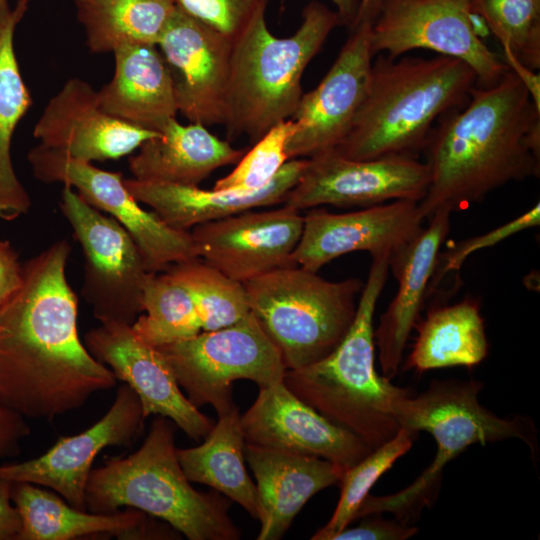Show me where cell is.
<instances>
[{
	"instance_id": "obj_41",
	"label": "cell",
	"mask_w": 540,
	"mask_h": 540,
	"mask_svg": "<svg viewBox=\"0 0 540 540\" xmlns=\"http://www.w3.org/2000/svg\"><path fill=\"white\" fill-rule=\"evenodd\" d=\"M23 264L9 241L0 240V308L22 282Z\"/></svg>"
},
{
	"instance_id": "obj_33",
	"label": "cell",
	"mask_w": 540,
	"mask_h": 540,
	"mask_svg": "<svg viewBox=\"0 0 540 540\" xmlns=\"http://www.w3.org/2000/svg\"><path fill=\"white\" fill-rule=\"evenodd\" d=\"M191 293L202 331L233 325L250 314L244 285L199 257L171 264L166 270Z\"/></svg>"
},
{
	"instance_id": "obj_15",
	"label": "cell",
	"mask_w": 540,
	"mask_h": 540,
	"mask_svg": "<svg viewBox=\"0 0 540 540\" xmlns=\"http://www.w3.org/2000/svg\"><path fill=\"white\" fill-rule=\"evenodd\" d=\"M145 420L137 394L124 383L109 410L90 428L60 438L34 459L0 465V478L52 489L70 505L87 510L86 488L94 459L106 447L132 445Z\"/></svg>"
},
{
	"instance_id": "obj_30",
	"label": "cell",
	"mask_w": 540,
	"mask_h": 540,
	"mask_svg": "<svg viewBox=\"0 0 540 540\" xmlns=\"http://www.w3.org/2000/svg\"><path fill=\"white\" fill-rule=\"evenodd\" d=\"M30 0H18L0 21V219L11 221L26 214L29 194L17 178L12 160L14 131L32 104L14 50V33Z\"/></svg>"
},
{
	"instance_id": "obj_26",
	"label": "cell",
	"mask_w": 540,
	"mask_h": 540,
	"mask_svg": "<svg viewBox=\"0 0 540 540\" xmlns=\"http://www.w3.org/2000/svg\"><path fill=\"white\" fill-rule=\"evenodd\" d=\"M112 79L98 93L110 116L159 132L178 113L172 78L156 45L133 44L113 51Z\"/></svg>"
},
{
	"instance_id": "obj_36",
	"label": "cell",
	"mask_w": 540,
	"mask_h": 540,
	"mask_svg": "<svg viewBox=\"0 0 540 540\" xmlns=\"http://www.w3.org/2000/svg\"><path fill=\"white\" fill-rule=\"evenodd\" d=\"M293 132L292 119L272 127L242 156L229 174L216 181L212 189L249 192L268 184L289 161L286 146Z\"/></svg>"
},
{
	"instance_id": "obj_35",
	"label": "cell",
	"mask_w": 540,
	"mask_h": 540,
	"mask_svg": "<svg viewBox=\"0 0 540 540\" xmlns=\"http://www.w3.org/2000/svg\"><path fill=\"white\" fill-rule=\"evenodd\" d=\"M415 436V433L401 428L392 439L346 470L339 481L340 498L331 518L311 539L333 540L347 528L355 520L356 513L372 486L397 459L411 449Z\"/></svg>"
},
{
	"instance_id": "obj_9",
	"label": "cell",
	"mask_w": 540,
	"mask_h": 540,
	"mask_svg": "<svg viewBox=\"0 0 540 540\" xmlns=\"http://www.w3.org/2000/svg\"><path fill=\"white\" fill-rule=\"evenodd\" d=\"M157 348L188 400L198 409L210 404L218 415L235 406L234 381L250 380L263 388L283 380L287 370L280 351L251 312L233 325Z\"/></svg>"
},
{
	"instance_id": "obj_14",
	"label": "cell",
	"mask_w": 540,
	"mask_h": 540,
	"mask_svg": "<svg viewBox=\"0 0 540 540\" xmlns=\"http://www.w3.org/2000/svg\"><path fill=\"white\" fill-rule=\"evenodd\" d=\"M304 216L294 263L318 272L335 258L354 251L387 256L389 268L403 257L423 229L419 202L395 200L347 213L314 209Z\"/></svg>"
},
{
	"instance_id": "obj_31",
	"label": "cell",
	"mask_w": 540,
	"mask_h": 540,
	"mask_svg": "<svg viewBox=\"0 0 540 540\" xmlns=\"http://www.w3.org/2000/svg\"><path fill=\"white\" fill-rule=\"evenodd\" d=\"M92 53L133 44H158L176 5L173 0H74Z\"/></svg>"
},
{
	"instance_id": "obj_18",
	"label": "cell",
	"mask_w": 540,
	"mask_h": 540,
	"mask_svg": "<svg viewBox=\"0 0 540 540\" xmlns=\"http://www.w3.org/2000/svg\"><path fill=\"white\" fill-rule=\"evenodd\" d=\"M157 46L178 112L191 123L224 125L232 40L176 7Z\"/></svg>"
},
{
	"instance_id": "obj_12",
	"label": "cell",
	"mask_w": 540,
	"mask_h": 540,
	"mask_svg": "<svg viewBox=\"0 0 540 540\" xmlns=\"http://www.w3.org/2000/svg\"><path fill=\"white\" fill-rule=\"evenodd\" d=\"M27 158L38 180L76 188L85 202L119 222L138 245L151 273L198 257L190 231L175 229L155 212L144 210L125 186L121 173L99 169L41 144L32 148Z\"/></svg>"
},
{
	"instance_id": "obj_40",
	"label": "cell",
	"mask_w": 540,
	"mask_h": 540,
	"mask_svg": "<svg viewBox=\"0 0 540 540\" xmlns=\"http://www.w3.org/2000/svg\"><path fill=\"white\" fill-rule=\"evenodd\" d=\"M29 434L25 417L0 404V458L16 455L20 442Z\"/></svg>"
},
{
	"instance_id": "obj_29",
	"label": "cell",
	"mask_w": 540,
	"mask_h": 540,
	"mask_svg": "<svg viewBox=\"0 0 540 540\" xmlns=\"http://www.w3.org/2000/svg\"><path fill=\"white\" fill-rule=\"evenodd\" d=\"M414 328L417 337L405 369L422 373L453 366L472 367L488 354L484 320L479 302L474 299L433 307Z\"/></svg>"
},
{
	"instance_id": "obj_19",
	"label": "cell",
	"mask_w": 540,
	"mask_h": 540,
	"mask_svg": "<svg viewBox=\"0 0 540 540\" xmlns=\"http://www.w3.org/2000/svg\"><path fill=\"white\" fill-rule=\"evenodd\" d=\"M85 346L137 394L145 419L150 415L166 417L196 441L213 428L212 421L182 392L161 351L143 341L131 325L101 323L86 334Z\"/></svg>"
},
{
	"instance_id": "obj_2",
	"label": "cell",
	"mask_w": 540,
	"mask_h": 540,
	"mask_svg": "<svg viewBox=\"0 0 540 540\" xmlns=\"http://www.w3.org/2000/svg\"><path fill=\"white\" fill-rule=\"evenodd\" d=\"M436 123L422 150L429 185L419 207L426 220L539 176L540 106L511 68L491 86L476 85L462 108Z\"/></svg>"
},
{
	"instance_id": "obj_27",
	"label": "cell",
	"mask_w": 540,
	"mask_h": 540,
	"mask_svg": "<svg viewBox=\"0 0 540 540\" xmlns=\"http://www.w3.org/2000/svg\"><path fill=\"white\" fill-rule=\"evenodd\" d=\"M129 158V169L141 181L198 186L213 171L237 163L244 150L213 135L199 123L171 119Z\"/></svg>"
},
{
	"instance_id": "obj_43",
	"label": "cell",
	"mask_w": 540,
	"mask_h": 540,
	"mask_svg": "<svg viewBox=\"0 0 540 540\" xmlns=\"http://www.w3.org/2000/svg\"><path fill=\"white\" fill-rule=\"evenodd\" d=\"M336 7V12L340 18L341 25L350 29L354 26L360 0H330Z\"/></svg>"
},
{
	"instance_id": "obj_22",
	"label": "cell",
	"mask_w": 540,
	"mask_h": 540,
	"mask_svg": "<svg viewBox=\"0 0 540 540\" xmlns=\"http://www.w3.org/2000/svg\"><path fill=\"white\" fill-rule=\"evenodd\" d=\"M11 499L21 518L17 540H72L99 534L120 539H176L180 534L133 508L114 513L77 509L57 493L31 483L13 482Z\"/></svg>"
},
{
	"instance_id": "obj_38",
	"label": "cell",
	"mask_w": 540,
	"mask_h": 540,
	"mask_svg": "<svg viewBox=\"0 0 540 540\" xmlns=\"http://www.w3.org/2000/svg\"><path fill=\"white\" fill-rule=\"evenodd\" d=\"M539 224L540 204L537 203L525 213L495 229L455 243L447 251L439 254L428 290L432 286H437L448 273L459 271L465 260L474 252L494 246L521 231L536 227Z\"/></svg>"
},
{
	"instance_id": "obj_39",
	"label": "cell",
	"mask_w": 540,
	"mask_h": 540,
	"mask_svg": "<svg viewBox=\"0 0 540 540\" xmlns=\"http://www.w3.org/2000/svg\"><path fill=\"white\" fill-rule=\"evenodd\" d=\"M359 525L345 528L333 540H404L418 532V528L409 526L398 519L386 520L380 514L364 516Z\"/></svg>"
},
{
	"instance_id": "obj_42",
	"label": "cell",
	"mask_w": 540,
	"mask_h": 540,
	"mask_svg": "<svg viewBox=\"0 0 540 540\" xmlns=\"http://www.w3.org/2000/svg\"><path fill=\"white\" fill-rule=\"evenodd\" d=\"M12 484L0 478V540H17L21 529V518L11 499Z\"/></svg>"
},
{
	"instance_id": "obj_1",
	"label": "cell",
	"mask_w": 540,
	"mask_h": 540,
	"mask_svg": "<svg viewBox=\"0 0 540 540\" xmlns=\"http://www.w3.org/2000/svg\"><path fill=\"white\" fill-rule=\"evenodd\" d=\"M70 251L59 240L23 264L19 288L0 308V404L25 418L52 421L116 385L79 338Z\"/></svg>"
},
{
	"instance_id": "obj_4",
	"label": "cell",
	"mask_w": 540,
	"mask_h": 540,
	"mask_svg": "<svg viewBox=\"0 0 540 540\" xmlns=\"http://www.w3.org/2000/svg\"><path fill=\"white\" fill-rule=\"evenodd\" d=\"M389 257L372 258L354 320L327 357L298 369H287L285 386L332 423L359 437L372 450L401 429L399 401L410 391L376 372L373 317L389 273Z\"/></svg>"
},
{
	"instance_id": "obj_24",
	"label": "cell",
	"mask_w": 540,
	"mask_h": 540,
	"mask_svg": "<svg viewBox=\"0 0 540 540\" xmlns=\"http://www.w3.org/2000/svg\"><path fill=\"white\" fill-rule=\"evenodd\" d=\"M244 456L257 482L258 540L281 539L306 502L344 473L326 459L246 443Z\"/></svg>"
},
{
	"instance_id": "obj_7",
	"label": "cell",
	"mask_w": 540,
	"mask_h": 540,
	"mask_svg": "<svg viewBox=\"0 0 540 540\" xmlns=\"http://www.w3.org/2000/svg\"><path fill=\"white\" fill-rule=\"evenodd\" d=\"M482 383L475 380H435L416 397L402 398L396 408L401 428L428 432L437 444L431 464L406 488L385 496L368 494L355 520L371 514L392 513L408 523L431 506L440 490L445 466L472 444L485 445L509 438L525 442L536 458V429L528 417L501 418L478 401Z\"/></svg>"
},
{
	"instance_id": "obj_3",
	"label": "cell",
	"mask_w": 540,
	"mask_h": 540,
	"mask_svg": "<svg viewBox=\"0 0 540 540\" xmlns=\"http://www.w3.org/2000/svg\"><path fill=\"white\" fill-rule=\"evenodd\" d=\"M476 84L475 71L454 57L397 60L379 54L350 130L333 150L355 160L417 157L433 124L462 108Z\"/></svg>"
},
{
	"instance_id": "obj_45",
	"label": "cell",
	"mask_w": 540,
	"mask_h": 540,
	"mask_svg": "<svg viewBox=\"0 0 540 540\" xmlns=\"http://www.w3.org/2000/svg\"><path fill=\"white\" fill-rule=\"evenodd\" d=\"M8 0H0V21L11 11Z\"/></svg>"
},
{
	"instance_id": "obj_44",
	"label": "cell",
	"mask_w": 540,
	"mask_h": 540,
	"mask_svg": "<svg viewBox=\"0 0 540 540\" xmlns=\"http://www.w3.org/2000/svg\"><path fill=\"white\" fill-rule=\"evenodd\" d=\"M382 1L383 0H360L357 18L353 27L362 22L373 24L379 14Z\"/></svg>"
},
{
	"instance_id": "obj_6",
	"label": "cell",
	"mask_w": 540,
	"mask_h": 540,
	"mask_svg": "<svg viewBox=\"0 0 540 540\" xmlns=\"http://www.w3.org/2000/svg\"><path fill=\"white\" fill-rule=\"evenodd\" d=\"M341 25L336 11L317 1L302 11L290 36L277 37L259 14L232 41L226 103V136L256 143L295 113L303 95V73L329 34Z\"/></svg>"
},
{
	"instance_id": "obj_23",
	"label": "cell",
	"mask_w": 540,
	"mask_h": 540,
	"mask_svg": "<svg viewBox=\"0 0 540 540\" xmlns=\"http://www.w3.org/2000/svg\"><path fill=\"white\" fill-rule=\"evenodd\" d=\"M307 162L308 158L287 161L268 184L249 192L205 190L135 178L124 179V184L139 203L149 205L166 224L189 231L197 225L243 211L283 203L298 183Z\"/></svg>"
},
{
	"instance_id": "obj_21",
	"label": "cell",
	"mask_w": 540,
	"mask_h": 540,
	"mask_svg": "<svg viewBox=\"0 0 540 540\" xmlns=\"http://www.w3.org/2000/svg\"><path fill=\"white\" fill-rule=\"evenodd\" d=\"M157 134L104 112L97 91L79 78L49 100L33 129L41 145L90 163L128 155Z\"/></svg>"
},
{
	"instance_id": "obj_13",
	"label": "cell",
	"mask_w": 540,
	"mask_h": 540,
	"mask_svg": "<svg viewBox=\"0 0 540 540\" xmlns=\"http://www.w3.org/2000/svg\"><path fill=\"white\" fill-rule=\"evenodd\" d=\"M428 185V166L416 157L355 160L329 150L308 158L282 204L302 211L323 205L363 208L395 200L420 202Z\"/></svg>"
},
{
	"instance_id": "obj_20",
	"label": "cell",
	"mask_w": 540,
	"mask_h": 540,
	"mask_svg": "<svg viewBox=\"0 0 540 540\" xmlns=\"http://www.w3.org/2000/svg\"><path fill=\"white\" fill-rule=\"evenodd\" d=\"M241 426L246 444L326 459L343 472L373 451L300 400L283 380L259 388Z\"/></svg>"
},
{
	"instance_id": "obj_8",
	"label": "cell",
	"mask_w": 540,
	"mask_h": 540,
	"mask_svg": "<svg viewBox=\"0 0 540 540\" xmlns=\"http://www.w3.org/2000/svg\"><path fill=\"white\" fill-rule=\"evenodd\" d=\"M250 312L276 345L286 369L327 357L348 332L364 283L329 281L299 266L243 283Z\"/></svg>"
},
{
	"instance_id": "obj_28",
	"label": "cell",
	"mask_w": 540,
	"mask_h": 540,
	"mask_svg": "<svg viewBox=\"0 0 540 540\" xmlns=\"http://www.w3.org/2000/svg\"><path fill=\"white\" fill-rule=\"evenodd\" d=\"M244 446L241 415L235 405L228 412L218 415L217 423L202 444L177 448L176 453L190 482L210 486L258 520V492L245 468Z\"/></svg>"
},
{
	"instance_id": "obj_17",
	"label": "cell",
	"mask_w": 540,
	"mask_h": 540,
	"mask_svg": "<svg viewBox=\"0 0 540 540\" xmlns=\"http://www.w3.org/2000/svg\"><path fill=\"white\" fill-rule=\"evenodd\" d=\"M303 223L301 211L283 205L203 223L190 233L200 259L243 284L276 269L297 266L292 256Z\"/></svg>"
},
{
	"instance_id": "obj_16",
	"label": "cell",
	"mask_w": 540,
	"mask_h": 540,
	"mask_svg": "<svg viewBox=\"0 0 540 540\" xmlns=\"http://www.w3.org/2000/svg\"><path fill=\"white\" fill-rule=\"evenodd\" d=\"M371 23L353 27L318 86L302 95L288 140V160L335 149L346 137L365 97L372 58Z\"/></svg>"
},
{
	"instance_id": "obj_11",
	"label": "cell",
	"mask_w": 540,
	"mask_h": 540,
	"mask_svg": "<svg viewBox=\"0 0 540 540\" xmlns=\"http://www.w3.org/2000/svg\"><path fill=\"white\" fill-rule=\"evenodd\" d=\"M473 0H383L371 26L372 54L398 58L428 49L466 62L477 86L497 83L509 66L481 40Z\"/></svg>"
},
{
	"instance_id": "obj_32",
	"label": "cell",
	"mask_w": 540,
	"mask_h": 540,
	"mask_svg": "<svg viewBox=\"0 0 540 540\" xmlns=\"http://www.w3.org/2000/svg\"><path fill=\"white\" fill-rule=\"evenodd\" d=\"M144 314L132 329L154 347L191 338L202 331V322L189 290L167 271L151 273L142 297Z\"/></svg>"
},
{
	"instance_id": "obj_37",
	"label": "cell",
	"mask_w": 540,
	"mask_h": 540,
	"mask_svg": "<svg viewBox=\"0 0 540 540\" xmlns=\"http://www.w3.org/2000/svg\"><path fill=\"white\" fill-rule=\"evenodd\" d=\"M185 14L227 36L232 41L259 14L268 0H173Z\"/></svg>"
},
{
	"instance_id": "obj_10",
	"label": "cell",
	"mask_w": 540,
	"mask_h": 540,
	"mask_svg": "<svg viewBox=\"0 0 540 540\" xmlns=\"http://www.w3.org/2000/svg\"><path fill=\"white\" fill-rule=\"evenodd\" d=\"M60 209L84 254L81 294L101 323L132 325L143 312L142 297L151 274L138 245L114 218L64 186Z\"/></svg>"
},
{
	"instance_id": "obj_5",
	"label": "cell",
	"mask_w": 540,
	"mask_h": 540,
	"mask_svg": "<svg viewBox=\"0 0 540 540\" xmlns=\"http://www.w3.org/2000/svg\"><path fill=\"white\" fill-rule=\"evenodd\" d=\"M170 419L157 416L141 447L126 457L108 458L93 469L86 488V509L114 513L133 508L156 517L189 540H238L228 515L230 499L214 490L192 487L176 453Z\"/></svg>"
},
{
	"instance_id": "obj_34",
	"label": "cell",
	"mask_w": 540,
	"mask_h": 540,
	"mask_svg": "<svg viewBox=\"0 0 540 540\" xmlns=\"http://www.w3.org/2000/svg\"><path fill=\"white\" fill-rule=\"evenodd\" d=\"M473 12L499 40L505 61L540 68V0H473Z\"/></svg>"
},
{
	"instance_id": "obj_25",
	"label": "cell",
	"mask_w": 540,
	"mask_h": 540,
	"mask_svg": "<svg viewBox=\"0 0 540 540\" xmlns=\"http://www.w3.org/2000/svg\"><path fill=\"white\" fill-rule=\"evenodd\" d=\"M450 217L447 209L436 211L400 261L391 267L398 289L374 329L380 366L388 379L397 374L407 340L419 320L440 248L450 231Z\"/></svg>"
}]
</instances>
